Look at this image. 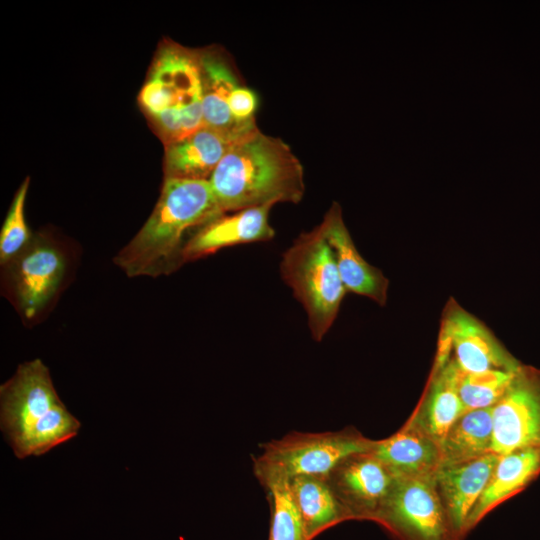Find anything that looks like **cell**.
Masks as SVG:
<instances>
[{
	"label": "cell",
	"mask_w": 540,
	"mask_h": 540,
	"mask_svg": "<svg viewBox=\"0 0 540 540\" xmlns=\"http://www.w3.org/2000/svg\"><path fill=\"white\" fill-rule=\"evenodd\" d=\"M233 144L206 126L165 144L164 178L209 180Z\"/></svg>",
	"instance_id": "e0dca14e"
},
{
	"label": "cell",
	"mask_w": 540,
	"mask_h": 540,
	"mask_svg": "<svg viewBox=\"0 0 540 540\" xmlns=\"http://www.w3.org/2000/svg\"><path fill=\"white\" fill-rule=\"evenodd\" d=\"M208 181L222 213L297 204L305 192L303 166L290 146L260 130L234 143Z\"/></svg>",
	"instance_id": "7a4b0ae2"
},
{
	"label": "cell",
	"mask_w": 540,
	"mask_h": 540,
	"mask_svg": "<svg viewBox=\"0 0 540 540\" xmlns=\"http://www.w3.org/2000/svg\"><path fill=\"white\" fill-rule=\"evenodd\" d=\"M273 205H264L223 213L198 228L183 251V262L214 254L220 249L273 239L269 222Z\"/></svg>",
	"instance_id": "4fadbf2b"
},
{
	"label": "cell",
	"mask_w": 540,
	"mask_h": 540,
	"mask_svg": "<svg viewBox=\"0 0 540 540\" xmlns=\"http://www.w3.org/2000/svg\"><path fill=\"white\" fill-rule=\"evenodd\" d=\"M461 373L448 344L438 340L425 392L407 424L439 446L454 423L467 412L459 395Z\"/></svg>",
	"instance_id": "8fae6325"
},
{
	"label": "cell",
	"mask_w": 540,
	"mask_h": 540,
	"mask_svg": "<svg viewBox=\"0 0 540 540\" xmlns=\"http://www.w3.org/2000/svg\"><path fill=\"white\" fill-rule=\"evenodd\" d=\"M319 227L332 249L347 292L367 297L384 306L389 281L380 269L369 264L357 250L339 203H332Z\"/></svg>",
	"instance_id": "7c38bea8"
},
{
	"label": "cell",
	"mask_w": 540,
	"mask_h": 540,
	"mask_svg": "<svg viewBox=\"0 0 540 540\" xmlns=\"http://www.w3.org/2000/svg\"><path fill=\"white\" fill-rule=\"evenodd\" d=\"M540 474V450L499 455L491 477L467 523V531L495 507L525 489Z\"/></svg>",
	"instance_id": "d6986e66"
},
{
	"label": "cell",
	"mask_w": 540,
	"mask_h": 540,
	"mask_svg": "<svg viewBox=\"0 0 540 540\" xmlns=\"http://www.w3.org/2000/svg\"><path fill=\"white\" fill-rule=\"evenodd\" d=\"M265 489L272 510L269 540H307L301 517L289 490L288 481L269 484Z\"/></svg>",
	"instance_id": "603a6c76"
},
{
	"label": "cell",
	"mask_w": 540,
	"mask_h": 540,
	"mask_svg": "<svg viewBox=\"0 0 540 540\" xmlns=\"http://www.w3.org/2000/svg\"><path fill=\"white\" fill-rule=\"evenodd\" d=\"M29 188L26 178L17 190L0 233V261H14L31 243L32 238L26 224L24 206Z\"/></svg>",
	"instance_id": "cb8c5ba5"
},
{
	"label": "cell",
	"mask_w": 540,
	"mask_h": 540,
	"mask_svg": "<svg viewBox=\"0 0 540 540\" xmlns=\"http://www.w3.org/2000/svg\"><path fill=\"white\" fill-rule=\"evenodd\" d=\"M492 416V453L540 450V369L522 364Z\"/></svg>",
	"instance_id": "ba28073f"
},
{
	"label": "cell",
	"mask_w": 540,
	"mask_h": 540,
	"mask_svg": "<svg viewBox=\"0 0 540 540\" xmlns=\"http://www.w3.org/2000/svg\"><path fill=\"white\" fill-rule=\"evenodd\" d=\"M517 370L462 372L459 395L466 411L493 407L505 393Z\"/></svg>",
	"instance_id": "7402d4cb"
},
{
	"label": "cell",
	"mask_w": 540,
	"mask_h": 540,
	"mask_svg": "<svg viewBox=\"0 0 540 540\" xmlns=\"http://www.w3.org/2000/svg\"><path fill=\"white\" fill-rule=\"evenodd\" d=\"M325 478L348 518L374 519L397 477L364 452L344 458Z\"/></svg>",
	"instance_id": "30bf717a"
},
{
	"label": "cell",
	"mask_w": 540,
	"mask_h": 540,
	"mask_svg": "<svg viewBox=\"0 0 540 540\" xmlns=\"http://www.w3.org/2000/svg\"><path fill=\"white\" fill-rule=\"evenodd\" d=\"M203 79V126L236 143L258 131L256 124L235 121L229 110V97L239 84L229 63L215 52H201Z\"/></svg>",
	"instance_id": "2e32d148"
},
{
	"label": "cell",
	"mask_w": 540,
	"mask_h": 540,
	"mask_svg": "<svg viewBox=\"0 0 540 540\" xmlns=\"http://www.w3.org/2000/svg\"><path fill=\"white\" fill-rule=\"evenodd\" d=\"M493 407L465 412L440 444L441 466L469 462L491 452Z\"/></svg>",
	"instance_id": "ffe728a7"
},
{
	"label": "cell",
	"mask_w": 540,
	"mask_h": 540,
	"mask_svg": "<svg viewBox=\"0 0 540 540\" xmlns=\"http://www.w3.org/2000/svg\"><path fill=\"white\" fill-rule=\"evenodd\" d=\"M201 52L163 43L150 67L139 103L164 145L203 126Z\"/></svg>",
	"instance_id": "277c9868"
},
{
	"label": "cell",
	"mask_w": 540,
	"mask_h": 540,
	"mask_svg": "<svg viewBox=\"0 0 540 540\" xmlns=\"http://www.w3.org/2000/svg\"><path fill=\"white\" fill-rule=\"evenodd\" d=\"M280 272L307 314L313 339L321 341L333 325L347 290L319 225L300 234L283 253Z\"/></svg>",
	"instance_id": "5b68a950"
},
{
	"label": "cell",
	"mask_w": 540,
	"mask_h": 540,
	"mask_svg": "<svg viewBox=\"0 0 540 540\" xmlns=\"http://www.w3.org/2000/svg\"><path fill=\"white\" fill-rule=\"evenodd\" d=\"M374 444L358 431L290 432L262 445L253 470L263 487L297 476L326 477L344 458L369 452Z\"/></svg>",
	"instance_id": "8992f818"
},
{
	"label": "cell",
	"mask_w": 540,
	"mask_h": 540,
	"mask_svg": "<svg viewBox=\"0 0 540 540\" xmlns=\"http://www.w3.org/2000/svg\"><path fill=\"white\" fill-rule=\"evenodd\" d=\"M438 339L445 341L464 373L515 371L521 363L478 318L450 298L442 313Z\"/></svg>",
	"instance_id": "9c48e42d"
},
{
	"label": "cell",
	"mask_w": 540,
	"mask_h": 540,
	"mask_svg": "<svg viewBox=\"0 0 540 540\" xmlns=\"http://www.w3.org/2000/svg\"><path fill=\"white\" fill-rule=\"evenodd\" d=\"M376 520L402 540H455L434 476L396 478Z\"/></svg>",
	"instance_id": "52a82bcc"
},
{
	"label": "cell",
	"mask_w": 540,
	"mask_h": 540,
	"mask_svg": "<svg viewBox=\"0 0 540 540\" xmlns=\"http://www.w3.org/2000/svg\"><path fill=\"white\" fill-rule=\"evenodd\" d=\"M498 456L489 453L469 462L441 466L435 472L436 488L456 539L467 532L468 519L491 477Z\"/></svg>",
	"instance_id": "9a60e30c"
},
{
	"label": "cell",
	"mask_w": 540,
	"mask_h": 540,
	"mask_svg": "<svg viewBox=\"0 0 540 540\" xmlns=\"http://www.w3.org/2000/svg\"><path fill=\"white\" fill-rule=\"evenodd\" d=\"M221 214L208 180L164 178L153 212L114 262L129 277L170 274L184 263L189 231Z\"/></svg>",
	"instance_id": "6da1fadb"
},
{
	"label": "cell",
	"mask_w": 540,
	"mask_h": 540,
	"mask_svg": "<svg viewBox=\"0 0 540 540\" xmlns=\"http://www.w3.org/2000/svg\"><path fill=\"white\" fill-rule=\"evenodd\" d=\"M14 288L25 317L33 318L58 290L65 272L63 254L45 240H32L14 260Z\"/></svg>",
	"instance_id": "5bb4252c"
},
{
	"label": "cell",
	"mask_w": 540,
	"mask_h": 540,
	"mask_svg": "<svg viewBox=\"0 0 540 540\" xmlns=\"http://www.w3.org/2000/svg\"><path fill=\"white\" fill-rule=\"evenodd\" d=\"M1 430L19 459L40 456L78 434L80 422L67 410L40 359L19 365L0 387Z\"/></svg>",
	"instance_id": "3957f363"
},
{
	"label": "cell",
	"mask_w": 540,
	"mask_h": 540,
	"mask_svg": "<svg viewBox=\"0 0 540 540\" xmlns=\"http://www.w3.org/2000/svg\"><path fill=\"white\" fill-rule=\"evenodd\" d=\"M257 96L251 89L238 85L230 94L229 110L232 117L241 124H256L255 111Z\"/></svg>",
	"instance_id": "d4e9b609"
},
{
	"label": "cell",
	"mask_w": 540,
	"mask_h": 540,
	"mask_svg": "<svg viewBox=\"0 0 540 540\" xmlns=\"http://www.w3.org/2000/svg\"><path fill=\"white\" fill-rule=\"evenodd\" d=\"M369 453L397 478L434 476L441 465L440 446L407 423L389 438L374 441Z\"/></svg>",
	"instance_id": "ac0fdd59"
},
{
	"label": "cell",
	"mask_w": 540,
	"mask_h": 540,
	"mask_svg": "<svg viewBox=\"0 0 540 540\" xmlns=\"http://www.w3.org/2000/svg\"><path fill=\"white\" fill-rule=\"evenodd\" d=\"M288 485L307 540L348 518L325 477L297 476L290 479Z\"/></svg>",
	"instance_id": "44dd1931"
}]
</instances>
